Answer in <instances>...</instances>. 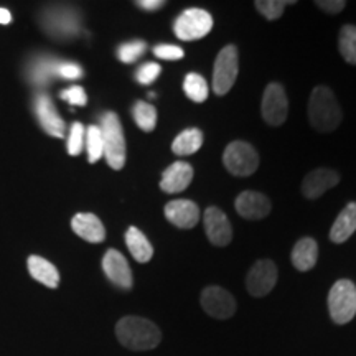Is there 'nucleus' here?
<instances>
[{"mask_svg": "<svg viewBox=\"0 0 356 356\" xmlns=\"http://www.w3.org/2000/svg\"><path fill=\"white\" fill-rule=\"evenodd\" d=\"M119 343L132 351H149L162 341V332L150 320L142 317H124L115 325Z\"/></svg>", "mask_w": 356, "mask_h": 356, "instance_id": "obj_1", "label": "nucleus"}, {"mask_svg": "<svg viewBox=\"0 0 356 356\" xmlns=\"http://www.w3.org/2000/svg\"><path fill=\"white\" fill-rule=\"evenodd\" d=\"M309 119L318 132H332L340 126L343 114L330 88L315 86L309 101Z\"/></svg>", "mask_w": 356, "mask_h": 356, "instance_id": "obj_2", "label": "nucleus"}, {"mask_svg": "<svg viewBox=\"0 0 356 356\" xmlns=\"http://www.w3.org/2000/svg\"><path fill=\"white\" fill-rule=\"evenodd\" d=\"M101 132L104 140V157L114 170H122L126 165V139L119 115L109 111L101 118Z\"/></svg>", "mask_w": 356, "mask_h": 356, "instance_id": "obj_3", "label": "nucleus"}, {"mask_svg": "<svg viewBox=\"0 0 356 356\" xmlns=\"http://www.w3.org/2000/svg\"><path fill=\"white\" fill-rule=\"evenodd\" d=\"M328 312L337 325L351 322L356 315V286L348 279H340L328 292Z\"/></svg>", "mask_w": 356, "mask_h": 356, "instance_id": "obj_4", "label": "nucleus"}, {"mask_svg": "<svg viewBox=\"0 0 356 356\" xmlns=\"http://www.w3.org/2000/svg\"><path fill=\"white\" fill-rule=\"evenodd\" d=\"M222 163L234 177H249L259 167V155L248 142L234 140L225 149Z\"/></svg>", "mask_w": 356, "mask_h": 356, "instance_id": "obj_5", "label": "nucleus"}, {"mask_svg": "<svg viewBox=\"0 0 356 356\" xmlns=\"http://www.w3.org/2000/svg\"><path fill=\"white\" fill-rule=\"evenodd\" d=\"M239 71V53L234 44H228L218 53L213 68V89L218 96H225L234 86Z\"/></svg>", "mask_w": 356, "mask_h": 356, "instance_id": "obj_6", "label": "nucleus"}, {"mask_svg": "<svg viewBox=\"0 0 356 356\" xmlns=\"http://www.w3.org/2000/svg\"><path fill=\"white\" fill-rule=\"evenodd\" d=\"M213 29V17L203 8H188L173 24L175 35L184 42L204 38Z\"/></svg>", "mask_w": 356, "mask_h": 356, "instance_id": "obj_7", "label": "nucleus"}, {"mask_svg": "<svg viewBox=\"0 0 356 356\" xmlns=\"http://www.w3.org/2000/svg\"><path fill=\"white\" fill-rule=\"evenodd\" d=\"M262 119L269 124V126H282L286 122L289 114V101L286 89L282 84L270 83L267 84L262 95V104H261Z\"/></svg>", "mask_w": 356, "mask_h": 356, "instance_id": "obj_8", "label": "nucleus"}, {"mask_svg": "<svg viewBox=\"0 0 356 356\" xmlns=\"http://www.w3.org/2000/svg\"><path fill=\"white\" fill-rule=\"evenodd\" d=\"M42 25L55 38H70L79 32V17L73 8H48L42 13Z\"/></svg>", "mask_w": 356, "mask_h": 356, "instance_id": "obj_9", "label": "nucleus"}, {"mask_svg": "<svg viewBox=\"0 0 356 356\" xmlns=\"http://www.w3.org/2000/svg\"><path fill=\"white\" fill-rule=\"evenodd\" d=\"M277 267L273 261L261 259L249 269L246 277L248 292L252 297H264L269 293L277 284Z\"/></svg>", "mask_w": 356, "mask_h": 356, "instance_id": "obj_10", "label": "nucleus"}, {"mask_svg": "<svg viewBox=\"0 0 356 356\" xmlns=\"http://www.w3.org/2000/svg\"><path fill=\"white\" fill-rule=\"evenodd\" d=\"M203 310L213 318L226 320L231 318L236 312V300L228 291L222 287L210 286L202 292L200 297Z\"/></svg>", "mask_w": 356, "mask_h": 356, "instance_id": "obj_11", "label": "nucleus"}, {"mask_svg": "<svg viewBox=\"0 0 356 356\" xmlns=\"http://www.w3.org/2000/svg\"><path fill=\"white\" fill-rule=\"evenodd\" d=\"M204 231H207L208 239L213 246H228L233 239V228L228 216L222 213L220 208L210 207L207 208L203 215Z\"/></svg>", "mask_w": 356, "mask_h": 356, "instance_id": "obj_12", "label": "nucleus"}, {"mask_svg": "<svg viewBox=\"0 0 356 356\" xmlns=\"http://www.w3.org/2000/svg\"><path fill=\"white\" fill-rule=\"evenodd\" d=\"M35 113H37L40 126L43 127V131L51 137H65L66 132V124L63 119L60 118L58 111L50 99V96L47 95H38L35 99Z\"/></svg>", "mask_w": 356, "mask_h": 356, "instance_id": "obj_13", "label": "nucleus"}, {"mask_svg": "<svg viewBox=\"0 0 356 356\" xmlns=\"http://www.w3.org/2000/svg\"><path fill=\"white\" fill-rule=\"evenodd\" d=\"M102 269H104L106 277H108L114 286L129 291L132 289L134 279H132V270L129 267V262L121 252L115 251V249H109L104 254L102 259Z\"/></svg>", "mask_w": 356, "mask_h": 356, "instance_id": "obj_14", "label": "nucleus"}, {"mask_svg": "<svg viewBox=\"0 0 356 356\" xmlns=\"http://www.w3.org/2000/svg\"><path fill=\"white\" fill-rule=\"evenodd\" d=\"M165 218L180 229H190L200 221V208L191 200H175L165 204Z\"/></svg>", "mask_w": 356, "mask_h": 356, "instance_id": "obj_15", "label": "nucleus"}, {"mask_svg": "<svg viewBox=\"0 0 356 356\" xmlns=\"http://www.w3.org/2000/svg\"><path fill=\"white\" fill-rule=\"evenodd\" d=\"M340 184V175L332 168H317L310 172L302 181V193L305 198H320L325 191Z\"/></svg>", "mask_w": 356, "mask_h": 356, "instance_id": "obj_16", "label": "nucleus"}, {"mask_svg": "<svg viewBox=\"0 0 356 356\" xmlns=\"http://www.w3.org/2000/svg\"><path fill=\"white\" fill-rule=\"evenodd\" d=\"M236 211L246 220H262L270 213V202L259 191L246 190L236 198Z\"/></svg>", "mask_w": 356, "mask_h": 356, "instance_id": "obj_17", "label": "nucleus"}, {"mask_svg": "<svg viewBox=\"0 0 356 356\" xmlns=\"http://www.w3.org/2000/svg\"><path fill=\"white\" fill-rule=\"evenodd\" d=\"M193 180V168L186 162H175L162 173L160 188L165 193H180L186 190Z\"/></svg>", "mask_w": 356, "mask_h": 356, "instance_id": "obj_18", "label": "nucleus"}, {"mask_svg": "<svg viewBox=\"0 0 356 356\" xmlns=\"http://www.w3.org/2000/svg\"><path fill=\"white\" fill-rule=\"evenodd\" d=\"M71 228L79 238L88 243H102L106 239V229L99 218L92 213H78L71 220Z\"/></svg>", "mask_w": 356, "mask_h": 356, "instance_id": "obj_19", "label": "nucleus"}, {"mask_svg": "<svg viewBox=\"0 0 356 356\" xmlns=\"http://www.w3.org/2000/svg\"><path fill=\"white\" fill-rule=\"evenodd\" d=\"M292 264L300 273H307L312 267H315L318 259V244L312 238H302L297 241L296 246L292 249L291 254Z\"/></svg>", "mask_w": 356, "mask_h": 356, "instance_id": "obj_20", "label": "nucleus"}, {"mask_svg": "<svg viewBox=\"0 0 356 356\" xmlns=\"http://www.w3.org/2000/svg\"><path fill=\"white\" fill-rule=\"evenodd\" d=\"M356 231V202H351L341 210L330 229V239L335 244L345 243Z\"/></svg>", "mask_w": 356, "mask_h": 356, "instance_id": "obj_21", "label": "nucleus"}, {"mask_svg": "<svg viewBox=\"0 0 356 356\" xmlns=\"http://www.w3.org/2000/svg\"><path fill=\"white\" fill-rule=\"evenodd\" d=\"M29 273L35 280H38L40 284L43 286L50 287V289H56L60 286V273L55 266L51 264L50 261H47L44 257L40 256H30L29 262Z\"/></svg>", "mask_w": 356, "mask_h": 356, "instance_id": "obj_22", "label": "nucleus"}, {"mask_svg": "<svg viewBox=\"0 0 356 356\" xmlns=\"http://www.w3.org/2000/svg\"><path fill=\"white\" fill-rule=\"evenodd\" d=\"M126 244L131 251L134 259L140 264L149 262L154 256V248L149 243V239L145 238V234L140 229H137L136 226H131L126 233Z\"/></svg>", "mask_w": 356, "mask_h": 356, "instance_id": "obj_23", "label": "nucleus"}, {"mask_svg": "<svg viewBox=\"0 0 356 356\" xmlns=\"http://www.w3.org/2000/svg\"><path fill=\"white\" fill-rule=\"evenodd\" d=\"M203 145V132L197 127L185 129L172 142V150L177 155H193Z\"/></svg>", "mask_w": 356, "mask_h": 356, "instance_id": "obj_24", "label": "nucleus"}, {"mask_svg": "<svg viewBox=\"0 0 356 356\" xmlns=\"http://www.w3.org/2000/svg\"><path fill=\"white\" fill-rule=\"evenodd\" d=\"M56 66L58 60L51 56H40L30 65L29 78L33 84L38 86H47L53 78L56 76Z\"/></svg>", "mask_w": 356, "mask_h": 356, "instance_id": "obj_25", "label": "nucleus"}, {"mask_svg": "<svg viewBox=\"0 0 356 356\" xmlns=\"http://www.w3.org/2000/svg\"><path fill=\"white\" fill-rule=\"evenodd\" d=\"M338 50L348 65L356 66V26L343 25L338 37Z\"/></svg>", "mask_w": 356, "mask_h": 356, "instance_id": "obj_26", "label": "nucleus"}, {"mask_svg": "<svg viewBox=\"0 0 356 356\" xmlns=\"http://www.w3.org/2000/svg\"><path fill=\"white\" fill-rule=\"evenodd\" d=\"M134 121L144 132H152L157 126V109L145 101L136 102L134 106Z\"/></svg>", "mask_w": 356, "mask_h": 356, "instance_id": "obj_27", "label": "nucleus"}, {"mask_svg": "<svg viewBox=\"0 0 356 356\" xmlns=\"http://www.w3.org/2000/svg\"><path fill=\"white\" fill-rule=\"evenodd\" d=\"M185 95L195 102H204L208 99V84L207 79L198 73H188L184 81Z\"/></svg>", "mask_w": 356, "mask_h": 356, "instance_id": "obj_28", "label": "nucleus"}, {"mask_svg": "<svg viewBox=\"0 0 356 356\" xmlns=\"http://www.w3.org/2000/svg\"><path fill=\"white\" fill-rule=\"evenodd\" d=\"M86 149L88 160L96 163L104 155V140H102V132L99 126H89L86 131Z\"/></svg>", "mask_w": 356, "mask_h": 356, "instance_id": "obj_29", "label": "nucleus"}, {"mask_svg": "<svg viewBox=\"0 0 356 356\" xmlns=\"http://www.w3.org/2000/svg\"><path fill=\"white\" fill-rule=\"evenodd\" d=\"M292 0H257L254 3L257 12L267 20H277L286 10V6H292Z\"/></svg>", "mask_w": 356, "mask_h": 356, "instance_id": "obj_30", "label": "nucleus"}, {"mask_svg": "<svg viewBox=\"0 0 356 356\" xmlns=\"http://www.w3.org/2000/svg\"><path fill=\"white\" fill-rule=\"evenodd\" d=\"M145 48H147V44L144 42H140V40L124 43V44H121V47H119L118 56H119V60L122 61V63L131 65V63H134V61L139 60L142 55H144Z\"/></svg>", "mask_w": 356, "mask_h": 356, "instance_id": "obj_31", "label": "nucleus"}, {"mask_svg": "<svg viewBox=\"0 0 356 356\" xmlns=\"http://www.w3.org/2000/svg\"><path fill=\"white\" fill-rule=\"evenodd\" d=\"M84 142H86V129L81 122H73L68 137V154L73 155V157L81 154Z\"/></svg>", "mask_w": 356, "mask_h": 356, "instance_id": "obj_32", "label": "nucleus"}, {"mask_svg": "<svg viewBox=\"0 0 356 356\" xmlns=\"http://www.w3.org/2000/svg\"><path fill=\"white\" fill-rule=\"evenodd\" d=\"M160 73H162V68H160V65L157 63H145L142 65L139 70H137V74H136V79L139 81L140 84H152L155 79L160 76Z\"/></svg>", "mask_w": 356, "mask_h": 356, "instance_id": "obj_33", "label": "nucleus"}, {"mask_svg": "<svg viewBox=\"0 0 356 356\" xmlns=\"http://www.w3.org/2000/svg\"><path fill=\"white\" fill-rule=\"evenodd\" d=\"M154 55L160 58V60L177 61L185 56V51L180 47H175V44H157L154 48Z\"/></svg>", "mask_w": 356, "mask_h": 356, "instance_id": "obj_34", "label": "nucleus"}, {"mask_svg": "<svg viewBox=\"0 0 356 356\" xmlns=\"http://www.w3.org/2000/svg\"><path fill=\"white\" fill-rule=\"evenodd\" d=\"M56 76L63 79H79L83 76V68L73 61H58Z\"/></svg>", "mask_w": 356, "mask_h": 356, "instance_id": "obj_35", "label": "nucleus"}, {"mask_svg": "<svg viewBox=\"0 0 356 356\" xmlns=\"http://www.w3.org/2000/svg\"><path fill=\"white\" fill-rule=\"evenodd\" d=\"M61 99L70 102L71 106H86L88 96L81 86H71L61 91Z\"/></svg>", "mask_w": 356, "mask_h": 356, "instance_id": "obj_36", "label": "nucleus"}, {"mask_svg": "<svg viewBox=\"0 0 356 356\" xmlns=\"http://www.w3.org/2000/svg\"><path fill=\"white\" fill-rule=\"evenodd\" d=\"M315 6H317L320 10L335 15V13H340L341 10H343V8L346 7V2L345 0H317V2H315Z\"/></svg>", "mask_w": 356, "mask_h": 356, "instance_id": "obj_37", "label": "nucleus"}, {"mask_svg": "<svg viewBox=\"0 0 356 356\" xmlns=\"http://www.w3.org/2000/svg\"><path fill=\"white\" fill-rule=\"evenodd\" d=\"M163 6H165L163 0H139V2H137V7H140L142 10H149V12L159 10V8H162Z\"/></svg>", "mask_w": 356, "mask_h": 356, "instance_id": "obj_38", "label": "nucleus"}, {"mask_svg": "<svg viewBox=\"0 0 356 356\" xmlns=\"http://www.w3.org/2000/svg\"><path fill=\"white\" fill-rule=\"evenodd\" d=\"M12 22V13L7 10V8L0 7V24L8 25Z\"/></svg>", "mask_w": 356, "mask_h": 356, "instance_id": "obj_39", "label": "nucleus"}]
</instances>
